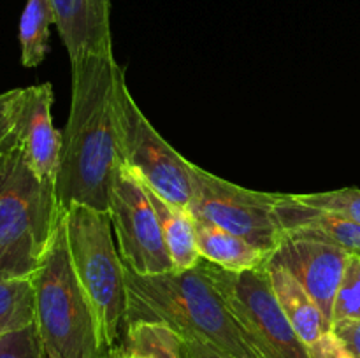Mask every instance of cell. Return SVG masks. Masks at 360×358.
<instances>
[{"mask_svg": "<svg viewBox=\"0 0 360 358\" xmlns=\"http://www.w3.org/2000/svg\"><path fill=\"white\" fill-rule=\"evenodd\" d=\"M70 72V112L55 186L62 216L72 204L108 211L109 190L122 167L116 95L125 72L115 55L77 58Z\"/></svg>", "mask_w": 360, "mask_h": 358, "instance_id": "1", "label": "cell"}, {"mask_svg": "<svg viewBox=\"0 0 360 358\" xmlns=\"http://www.w3.org/2000/svg\"><path fill=\"white\" fill-rule=\"evenodd\" d=\"M127 325L157 321L185 340L232 358H257L200 262L193 269L139 276L125 267Z\"/></svg>", "mask_w": 360, "mask_h": 358, "instance_id": "2", "label": "cell"}, {"mask_svg": "<svg viewBox=\"0 0 360 358\" xmlns=\"http://www.w3.org/2000/svg\"><path fill=\"white\" fill-rule=\"evenodd\" d=\"M62 213L53 185L28 164L20 142L0 154V277H32Z\"/></svg>", "mask_w": 360, "mask_h": 358, "instance_id": "3", "label": "cell"}, {"mask_svg": "<svg viewBox=\"0 0 360 358\" xmlns=\"http://www.w3.org/2000/svg\"><path fill=\"white\" fill-rule=\"evenodd\" d=\"M74 272L97 321L102 351L120 344L127 329L125 263L111 234L108 211L72 204L63 214Z\"/></svg>", "mask_w": 360, "mask_h": 358, "instance_id": "4", "label": "cell"}, {"mask_svg": "<svg viewBox=\"0 0 360 358\" xmlns=\"http://www.w3.org/2000/svg\"><path fill=\"white\" fill-rule=\"evenodd\" d=\"M30 279L35 293V323L48 354L102 358L97 321L74 272L63 218Z\"/></svg>", "mask_w": 360, "mask_h": 358, "instance_id": "5", "label": "cell"}, {"mask_svg": "<svg viewBox=\"0 0 360 358\" xmlns=\"http://www.w3.org/2000/svg\"><path fill=\"white\" fill-rule=\"evenodd\" d=\"M200 265L257 358H309L274 297L267 267L232 272L202 258Z\"/></svg>", "mask_w": 360, "mask_h": 358, "instance_id": "6", "label": "cell"}, {"mask_svg": "<svg viewBox=\"0 0 360 358\" xmlns=\"http://www.w3.org/2000/svg\"><path fill=\"white\" fill-rule=\"evenodd\" d=\"M116 112L123 167L164 200L190 207L192 161L178 153L148 121L130 95L125 77L120 81Z\"/></svg>", "mask_w": 360, "mask_h": 358, "instance_id": "7", "label": "cell"}, {"mask_svg": "<svg viewBox=\"0 0 360 358\" xmlns=\"http://www.w3.org/2000/svg\"><path fill=\"white\" fill-rule=\"evenodd\" d=\"M193 197L188 209L195 220L210 221L273 255L285 239L276 204L280 193L257 192L221 179L192 164Z\"/></svg>", "mask_w": 360, "mask_h": 358, "instance_id": "8", "label": "cell"}, {"mask_svg": "<svg viewBox=\"0 0 360 358\" xmlns=\"http://www.w3.org/2000/svg\"><path fill=\"white\" fill-rule=\"evenodd\" d=\"M108 213L125 267L139 276L174 270L146 188L123 165L109 190Z\"/></svg>", "mask_w": 360, "mask_h": 358, "instance_id": "9", "label": "cell"}, {"mask_svg": "<svg viewBox=\"0 0 360 358\" xmlns=\"http://www.w3.org/2000/svg\"><path fill=\"white\" fill-rule=\"evenodd\" d=\"M350 253L315 239L287 237L269 256L271 265L287 269L308 291L333 326L334 302Z\"/></svg>", "mask_w": 360, "mask_h": 358, "instance_id": "10", "label": "cell"}, {"mask_svg": "<svg viewBox=\"0 0 360 358\" xmlns=\"http://www.w3.org/2000/svg\"><path fill=\"white\" fill-rule=\"evenodd\" d=\"M51 107V84L41 83L25 88L18 118V142L35 174L48 185L56 186L63 135L53 125Z\"/></svg>", "mask_w": 360, "mask_h": 358, "instance_id": "11", "label": "cell"}, {"mask_svg": "<svg viewBox=\"0 0 360 358\" xmlns=\"http://www.w3.org/2000/svg\"><path fill=\"white\" fill-rule=\"evenodd\" d=\"M70 62L88 55L111 56V0H49Z\"/></svg>", "mask_w": 360, "mask_h": 358, "instance_id": "12", "label": "cell"}, {"mask_svg": "<svg viewBox=\"0 0 360 358\" xmlns=\"http://www.w3.org/2000/svg\"><path fill=\"white\" fill-rule=\"evenodd\" d=\"M276 216L287 237L315 239L360 255V223L313 209L297 202L292 193H280Z\"/></svg>", "mask_w": 360, "mask_h": 358, "instance_id": "13", "label": "cell"}, {"mask_svg": "<svg viewBox=\"0 0 360 358\" xmlns=\"http://www.w3.org/2000/svg\"><path fill=\"white\" fill-rule=\"evenodd\" d=\"M266 267L269 270L271 286H273L274 297L281 311L306 346L333 330L311 295L287 269L280 265H271V263H267Z\"/></svg>", "mask_w": 360, "mask_h": 358, "instance_id": "14", "label": "cell"}, {"mask_svg": "<svg viewBox=\"0 0 360 358\" xmlns=\"http://www.w3.org/2000/svg\"><path fill=\"white\" fill-rule=\"evenodd\" d=\"M195 235L200 258L225 270L243 272L266 267L269 262V255L262 249L210 221L195 220Z\"/></svg>", "mask_w": 360, "mask_h": 358, "instance_id": "15", "label": "cell"}, {"mask_svg": "<svg viewBox=\"0 0 360 358\" xmlns=\"http://www.w3.org/2000/svg\"><path fill=\"white\" fill-rule=\"evenodd\" d=\"M146 192L158 216L162 235H164L174 270L193 269L200 262V255L197 249L195 218H193L192 211L188 207L167 202L155 192H151L150 188H146Z\"/></svg>", "mask_w": 360, "mask_h": 358, "instance_id": "16", "label": "cell"}, {"mask_svg": "<svg viewBox=\"0 0 360 358\" xmlns=\"http://www.w3.org/2000/svg\"><path fill=\"white\" fill-rule=\"evenodd\" d=\"M55 25V11L49 0H27L20 18L21 63L34 69L44 62L49 51V28Z\"/></svg>", "mask_w": 360, "mask_h": 358, "instance_id": "17", "label": "cell"}, {"mask_svg": "<svg viewBox=\"0 0 360 358\" xmlns=\"http://www.w3.org/2000/svg\"><path fill=\"white\" fill-rule=\"evenodd\" d=\"M123 344L144 358H188L185 339L164 323H130L125 329Z\"/></svg>", "mask_w": 360, "mask_h": 358, "instance_id": "18", "label": "cell"}, {"mask_svg": "<svg viewBox=\"0 0 360 358\" xmlns=\"http://www.w3.org/2000/svg\"><path fill=\"white\" fill-rule=\"evenodd\" d=\"M35 321V293L30 277H0V339Z\"/></svg>", "mask_w": 360, "mask_h": 358, "instance_id": "19", "label": "cell"}, {"mask_svg": "<svg viewBox=\"0 0 360 358\" xmlns=\"http://www.w3.org/2000/svg\"><path fill=\"white\" fill-rule=\"evenodd\" d=\"M297 202L343 220L360 223V190L341 188L322 193H292Z\"/></svg>", "mask_w": 360, "mask_h": 358, "instance_id": "20", "label": "cell"}, {"mask_svg": "<svg viewBox=\"0 0 360 358\" xmlns=\"http://www.w3.org/2000/svg\"><path fill=\"white\" fill-rule=\"evenodd\" d=\"M360 319V255H350L334 302L333 325Z\"/></svg>", "mask_w": 360, "mask_h": 358, "instance_id": "21", "label": "cell"}, {"mask_svg": "<svg viewBox=\"0 0 360 358\" xmlns=\"http://www.w3.org/2000/svg\"><path fill=\"white\" fill-rule=\"evenodd\" d=\"M0 358H48L37 323L6 333L0 339Z\"/></svg>", "mask_w": 360, "mask_h": 358, "instance_id": "22", "label": "cell"}, {"mask_svg": "<svg viewBox=\"0 0 360 358\" xmlns=\"http://www.w3.org/2000/svg\"><path fill=\"white\" fill-rule=\"evenodd\" d=\"M25 88L0 93V154L18 142V118L23 104Z\"/></svg>", "mask_w": 360, "mask_h": 358, "instance_id": "23", "label": "cell"}, {"mask_svg": "<svg viewBox=\"0 0 360 358\" xmlns=\"http://www.w3.org/2000/svg\"><path fill=\"white\" fill-rule=\"evenodd\" d=\"M308 353L309 358H357L333 330L308 344Z\"/></svg>", "mask_w": 360, "mask_h": 358, "instance_id": "24", "label": "cell"}, {"mask_svg": "<svg viewBox=\"0 0 360 358\" xmlns=\"http://www.w3.org/2000/svg\"><path fill=\"white\" fill-rule=\"evenodd\" d=\"M333 332L347 344L348 350H350L355 357L360 358V319L334 323Z\"/></svg>", "mask_w": 360, "mask_h": 358, "instance_id": "25", "label": "cell"}, {"mask_svg": "<svg viewBox=\"0 0 360 358\" xmlns=\"http://www.w3.org/2000/svg\"><path fill=\"white\" fill-rule=\"evenodd\" d=\"M185 346H186V351H188L193 358H232L229 357V354L220 353V351L213 350V347L210 346H204V344L200 343L185 340Z\"/></svg>", "mask_w": 360, "mask_h": 358, "instance_id": "26", "label": "cell"}, {"mask_svg": "<svg viewBox=\"0 0 360 358\" xmlns=\"http://www.w3.org/2000/svg\"><path fill=\"white\" fill-rule=\"evenodd\" d=\"M102 358H144V357L134 353V351H130L125 344L120 343V344H116L115 347H111V350L104 351Z\"/></svg>", "mask_w": 360, "mask_h": 358, "instance_id": "27", "label": "cell"}, {"mask_svg": "<svg viewBox=\"0 0 360 358\" xmlns=\"http://www.w3.org/2000/svg\"><path fill=\"white\" fill-rule=\"evenodd\" d=\"M185 350H186V346H185ZM186 357H188V358H193V357H192V354H190V353H188V351H186Z\"/></svg>", "mask_w": 360, "mask_h": 358, "instance_id": "28", "label": "cell"}, {"mask_svg": "<svg viewBox=\"0 0 360 358\" xmlns=\"http://www.w3.org/2000/svg\"><path fill=\"white\" fill-rule=\"evenodd\" d=\"M48 358H56V357H55V354H48Z\"/></svg>", "mask_w": 360, "mask_h": 358, "instance_id": "29", "label": "cell"}]
</instances>
